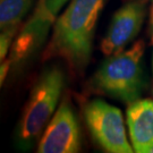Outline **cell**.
Wrapping results in <instances>:
<instances>
[{
	"mask_svg": "<svg viewBox=\"0 0 153 153\" xmlns=\"http://www.w3.org/2000/svg\"><path fill=\"white\" fill-rule=\"evenodd\" d=\"M143 56L144 42L141 40L129 49L109 56L94 73L91 88L127 104L138 100L144 90Z\"/></svg>",
	"mask_w": 153,
	"mask_h": 153,
	"instance_id": "3",
	"label": "cell"
},
{
	"mask_svg": "<svg viewBox=\"0 0 153 153\" xmlns=\"http://www.w3.org/2000/svg\"><path fill=\"white\" fill-rule=\"evenodd\" d=\"M81 151V131L71 105L64 101L48 123L38 144L39 153H76Z\"/></svg>",
	"mask_w": 153,
	"mask_h": 153,
	"instance_id": "5",
	"label": "cell"
},
{
	"mask_svg": "<svg viewBox=\"0 0 153 153\" xmlns=\"http://www.w3.org/2000/svg\"><path fill=\"white\" fill-rule=\"evenodd\" d=\"M151 19H153V0H152V9H151Z\"/></svg>",
	"mask_w": 153,
	"mask_h": 153,
	"instance_id": "14",
	"label": "cell"
},
{
	"mask_svg": "<svg viewBox=\"0 0 153 153\" xmlns=\"http://www.w3.org/2000/svg\"><path fill=\"white\" fill-rule=\"evenodd\" d=\"M84 119L94 142L109 153H131L121 111L101 99H93L84 105Z\"/></svg>",
	"mask_w": 153,
	"mask_h": 153,
	"instance_id": "4",
	"label": "cell"
},
{
	"mask_svg": "<svg viewBox=\"0 0 153 153\" xmlns=\"http://www.w3.org/2000/svg\"><path fill=\"white\" fill-rule=\"evenodd\" d=\"M34 0H0V32L16 34Z\"/></svg>",
	"mask_w": 153,
	"mask_h": 153,
	"instance_id": "9",
	"label": "cell"
},
{
	"mask_svg": "<svg viewBox=\"0 0 153 153\" xmlns=\"http://www.w3.org/2000/svg\"><path fill=\"white\" fill-rule=\"evenodd\" d=\"M10 66H11L10 59L5 60L1 65H0V88H1V86H2L6 76H7L8 71H9V69H10Z\"/></svg>",
	"mask_w": 153,
	"mask_h": 153,
	"instance_id": "12",
	"label": "cell"
},
{
	"mask_svg": "<svg viewBox=\"0 0 153 153\" xmlns=\"http://www.w3.org/2000/svg\"><path fill=\"white\" fill-rule=\"evenodd\" d=\"M53 22V18L35 7L33 15L24 25L22 31L18 33L11 45V64L19 65L31 58L44 43L50 26Z\"/></svg>",
	"mask_w": 153,
	"mask_h": 153,
	"instance_id": "7",
	"label": "cell"
},
{
	"mask_svg": "<svg viewBox=\"0 0 153 153\" xmlns=\"http://www.w3.org/2000/svg\"><path fill=\"white\" fill-rule=\"evenodd\" d=\"M129 140L134 152L151 153L153 148V100L138 99L126 112Z\"/></svg>",
	"mask_w": 153,
	"mask_h": 153,
	"instance_id": "8",
	"label": "cell"
},
{
	"mask_svg": "<svg viewBox=\"0 0 153 153\" xmlns=\"http://www.w3.org/2000/svg\"><path fill=\"white\" fill-rule=\"evenodd\" d=\"M14 35L15 34H13V33L0 32V65L5 61L6 55L9 50Z\"/></svg>",
	"mask_w": 153,
	"mask_h": 153,
	"instance_id": "11",
	"label": "cell"
},
{
	"mask_svg": "<svg viewBox=\"0 0 153 153\" xmlns=\"http://www.w3.org/2000/svg\"><path fill=\"white\" fill-rule=\"evenodd\" d=\"M105 0H71L55 21L43 60L59 57L71 71L81 74L90 62L93 39Z\"/></svg>",
	"mask_w": 153,
	"mask_h": 153,
	"instance_id": "1",
	"label": "cell"
},
{
	"mask_svg": "<svg viewBox=\"0 0 153 153\" xmlns=\"http://www.w3.org/2000/svg\"><path fill=\"white\" fill-rule=\"evenodd\" d=\"M151 153H153V148H152V150H151Z\"/></svg>",
	"mask_w": 153,
	"mask_h": 153,
	"instance_id": "15",
	"label": "cell"
},
{
	"mask_svg": "<svg viewBox=\"0 0 153 153\" xmlns=\"http://www.w3.org/2000/svg\"><path fill=\"white\" fill-rule=\"evenodd\" d=\"M65 84V74L58 66H50L41 73L15 131V145L19 151H30L39 140L55 115Z\"/></svg>",
	"mask_w": 153,
	"mask_h": 153,
	"instance_id": "2",
	"label": "cell"
},
{
	"mask_svg": "<svg viewBox=\"0 0 153 153\" xmlns=\"http://www.w3.org/2000/svg\"><path fill=\"white\" fill-rule=\"evenodd\" d=\"M67 2L68 0H39L36 7L45 13L48 16L56 19V16Z\"/></svg>",
	"mask_w": 153,
	"mask_h": 153,
	"instance_id": "10",
	"label": "cell"
},
{
	"mask_svg": "<svg viewBox=\"0 0 153 153\" xmlns=\"http://www.w3.org/2000/svg\"><path fill=\"white\" fill-rule=\"evenodd\" d=\"M151 24H152V35H151V38H152V43H153V19H151Z\"/></svg>",
	"mask_w": 153,
	"mask_h": 153,
	"instance_id": "13",
	"label": "cell"
},
{
	"mask_svg": "<svg viewBox=\"0 0 153 153\" xmlns=\"http://www.w3.org/2000/svg\"><path fill=\"white\" fill-rule=\"evenodd\" d=\"M145 17V5L133 1L120 7L114 14L100 49L104 56L118 53L131 43L140 33Z\"/></svg>",
	"mask_w": 153,
	"mask_h": 153,
	"instance_id": "6",
	"label": "cell"
}]
</instances>
